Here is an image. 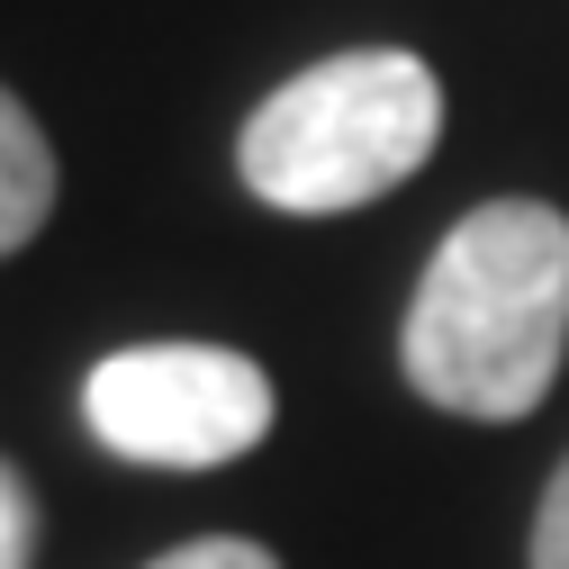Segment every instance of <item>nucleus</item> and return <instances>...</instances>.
<instances>
[{"instance_id": "4", "label": "nucleus", "mask_w": 569, "mask_h": 569, "mask_svg": "<svg viewBox=\"0 0 569 569\" xmlns=\"http://www.w3.org/2000/svg\"><path fill=\"white\" fill-rule=\"evenodd\" d=\"M46 208H54V154H46L37 118L0 91V253H19L46 227Z\"/></svg>"}, {"instance_id": "3", "label": "nucleus", "mask_w": 569, "mask_h": 569, "mask_svg": "<svg viewBox=\"0 0 569 569\" xmlns=\"http://www.w3.org/2000/svg\"><path fill=\"white\" fill-rule=\"evenodd\" d=\"M82 425L118 461L218 470L271 435V380L227 343H136L82 380Z\"/></svg>"}, {"instance_id": "7", "label": "nucleus", "mask_w": 569, "mask_h": 569, "mask_svg": "<svg viewBox=\"0 0 569 569\" xmlns=\"http://www.w3.org/2000/svg\"><path fill=\"white\" fill-rule=\"evenodd\" d=\"M533 569H569V461L542 488V516H533Z\"/></svg>"}, {"instance_id": "2", "label": "nucleus", "mask_w": 569, "mask_h": 569, "mask_svg": "<svg viewBox=\"0 0 569 569\" xmlns=\"http://www.w3.org/2000/svg\"><path fill=\"white\" fill-rule=\"evenodd\" d=\"M443 136V82L435 63L407 46H352L308 63L299 82H280L244 136H236V172L262 208L290 218H343L398 190Z\"/></svg>"}, {"instance_id": "1", "label": "nucleus", "mask_w": 569, "mask_h": 569, "mask_svg": "<svg viewBox=\"0 0 569 569\" xmlns=\"http://www.w3.org/2000/svg\"><path fill=\"white\" fill-rule=\"evenodd\" d=\"M407 380L479 425H516L551 398L569 352V218L542 199H488L435 244L407 299Z\"/></svg>"}, {"instance_id": "6", "label": "nucleus", "mask_w": 569, "mask_h": 569, "mask_svg": "<svg viewBox=\"0 0 569 569\" xmlns=\"http://www.w3.org/2000/svg\"><path fill=\"white\" fill-rule=\"evenodd\" d=\"M154 569H280L262 542H236V533H208V542H181V551H163Z\"/></svg>"}, {"instance_id": "5", "label": "nucleus", "mask_w": 569, "mask_h": 569, "mask_svg": "<svg viewBox=\"0 0 569 569\" xmlns=\"http://www.w3.org/2000/svg\"><path fill=\"white\" fill-rule=\"evenodd\" d=\"M37 560V497H28V479L0 461V569H28Z\"/></svg>"}]
</instances>
